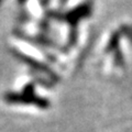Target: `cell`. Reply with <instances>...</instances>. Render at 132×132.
<instances>
[{
  "label": "cell",
  "mask_w": 132,
  "mask_h": 132,
  "mask_svg": "<svg viewBox=\"0 0 132 132\" xmlns=\"http://www.w3.org/2000/svg\"><path fill=\"white\" fill-rule=\"evenodd\" d=\"M90 11H92L90 3H84V5H81L80 7H77L75 10L68 12L65 18L68 20L69 23L73 24V27H75L78 20H79L80 18H82V16L88 15L90 13Z\"/></svg>",
  "instance_id": "3957f363"
},
{
  "label": "cell",
  "mask_w": 132,
  "mask_h": 132,
  "mask_svg": "<svg viewBox=\"0 0 132 132\" xmlns=\"http://www.w3.org/2000/svg\"><path fill=\"white\" fill-rule=\"evenodd\" d=\"M3 99L8 104H32L41 109H47L50 107V100L46 98L38 96L34 92V85L28 84L24 86L22 93H7Z\"/></svg>",
  "instance_id": "6da1fadb"
},
{
  "label": "cell",
  "mask_w": 132,
  "mask_h": 132,
  "mask_svg": "<svg viewBox=\"0 0 132 132\" xmlns=\"http://www.w3.org/2000/svg\"><path fill=\"white\" fill-rule=\"evenodd\" d=\"M14 55H15L16 57H18V59H20L21 61H23L24 63L28 64L29 66H31V67L35 68V69H38V71H40V72H44V73H46L47 75L51 76L54 80H57V76H56L55 74L51 71V69H50V68L47 67V66H45L44 64H41V63H39L38 61L33 60V59H31V57H29V56L23 55V54H21L20 52H14Z\"/></svg>",
  "instance_id": "7a4b0ae2"
}]
</instances>
